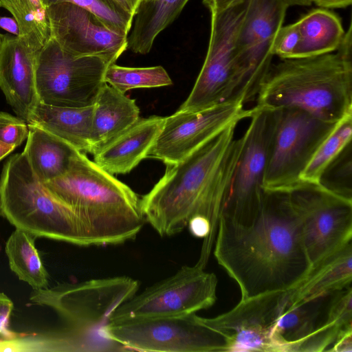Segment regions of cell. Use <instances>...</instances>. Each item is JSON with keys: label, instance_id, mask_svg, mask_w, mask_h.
Listing matches in <instances>:
<instances>
[{"label": "cell", "instance_id": "obj_1", "mask_svg": "<svg viewBox=\"0 0 352 352\" xmlns=\"http://www.w3.org/2000/svg\"><path fill=\"white\" fill-rule=\"evenodd\" d=\"M232 124L184 160L167 164L164 175L140 199L145 221L161 236L188 228L203 239L197 264L206 267L241 151Z\"/></svg>", "mask_w": 352, "mask_h": 352}, {"label": "cell", "instance_id": "obj_2", "mask_svg": "<svg viewBox=\"0 0 352 352\" xmlns=\"http://www.w3.org/2000/svg\"><path fill=\"white\" fill-rule=\"evenodd\" d=\"M214 245V257L238 284L242 300L292 289L311 268L287 192L265 191L249 225L221 215Z\"/></svg>", "mask_w": 352, "mask_h": 352}, {"label": "cell", "instance_id": "obj_3", "mask_svg": "<svg viewBox=\"0 0 352 352\" xmlns=\"http://www.w3.org/2000/svg\"><path fill=\"white\" fill-rule=\"evenodd\" d=\"M351 30L350 23L335 53L272 64L260 85L256 105L298 109L331 123L352 113Z\"/></svg>", "mask_w": 352, "mask_h": 352}, {"label": "cell", "instance_id": "obj_4", "mask_svg": "<svg viewBox=\"0 0 352 352\" xmlns=\"http://www.w3.org/2000/svg\"><path fill=\"white\" fill-rule=\"evenodd\" d=\"M43 184L76 214L88 247L133 240L146 222L138 195L84 153L66 174Z\"/></svg>", "mask_w": 352, "mask_h": 352}, {"label": "cell", "instance_id": "obj_5", "mask_svg": "<svg viewBox=\"0 0 352 352\" xmlns=\"http://www.w3.org/2000/svg\"><path fill=\"white\" fill-rule=\"evenodd\" d=\"M138 289L137 280L120 276L33 289L29 299L50 308L61 320L62 327L51 331L56 352L126 351L106 338L102 329Z\"/></svg>", "mask_w": 352, "mask_h": 352}, {"label": "cell", "instance_id": "obj_6", "mask_svg": "<svg viewBox=\"0 0 352 352\" xmlns=\"http://www.w3.org/2000/svg\"><path fill=\"white\" fill-rule=\"evenodd\" d=\"M0 217L35 238L88 247L76 214L38 180L23 151L12 155L3 166Z\"/></svg>", "mask_w": 352, "mask_h": 352}, {"label": "cell", "instance_id": "obj_7", "mask_svg": "<svg viewBox=\"0 0 352 352\" xmlns=\"http://www.w3.org/2000/svg\"><path fill=\"white\" fill-rule=\"evenodd\" d=\"M104 336L128 351L160 352L228 351L226 338L195 314L109 322Z\"/></svg>", "mask_w": 352, "mask_h": 352}, {"label": "cell", "instance_id": "obj_8", "mask_svg": "<svg viewBox=\"0 0 352 352\" xmlns=\"http://www.w3.org/2000/svg\"><path fill=\"white\" fill-rule=\"evenodd\" d=\"M107 63L96 56H74L52 37L36 52V88L38 102L65 107L94 105L106 83Z\"/></svg>", "mask_w": 352, "mask_h": 352}, {"label": "cell", "instance_id": "obj_9", "mask_svg": "<svg viewBox=\"0 0 352 352\" xmlns=\"http://www.w3.org/2000/svg\"><path fill=\"white\" fill-rule=\"evenodd\" d=\"M248 0L211 14L210 35L206 58L187 99L179 111H197L234 99L240 80L236 41Z\"/></svg>", "mask_w": 352, "mask_h": 352}, {"label": "cell", "instance_id": "obj_10", "mask_svg": "<svg viewBox=\"0 0 352 352\" xmlns=\"http://www.w3.org/2000/svg\"><path fill=\"white\" fill-rule=\"evenodd\" d=\"M275 110L263 188L287 192L300 182L302 173L338 122H328L294 108Z\"/></svg>", "mask_w": 352, "mask_h": 352}, {"label": "cell", "instance_id": "obj_11", "mask_svg": "<svg viewBox=\"0 0 352 352\" xmlns=\"http://www.w3.org/2000/svg\"><path fill=\"white\" fill-rule=\"evenodd\" d=\"M311 267L352 241V200L320 184L300 182L288 191Z\"/></svg>", "mask_w": 352, "mask_h": 352}, {"label": "cell", "instance_id": "obj_12", "mask_svg": "<svg viewBox=\"0 0 352 352\" xmlns=\"http://www.w3.org/2000/svg\"><path fill=\"white\" fill-rule=\"evenodd\" d=\"M204 269L197 263L182 266L122 303L109 322L184 316L212 307L217 300L218 280Z\"/></svg>", "mask_w": 352, "mask_h": 352}, {"label": "cell", "instance_id": "obj_13", "mask_svg": "<svg viewBox=\"0 0 352 352\" xmlns=\"http://www.w3.org/2000/svg\"><path fill=\"white\" fill-rule=\"evenodd\" d=\"M221 215L244 226L255 219L265 195L264 179L276 110L255 105Z\"/></svg>", "mask_w": 352, "mask_h": 352}, {"label": "cell", "instance_id": "obj_14", "mask_svg": "<svg viewBox=\"0 0 352 352\" xmlns=\"http://www.w3.org/2000/svg\"><path fill=\"white\" fill-rule=\"evenodd\" d=\"M288 7L285 0H248L236 41L240 80L234 99L245 104L256 98L272 64L274 43Z\"/></svg>", "mask_w": 352, "mask_h": 352}, {"label": "cell", "instance_id": "obj_15", "mask_svg": "<svg viewBox=\"0 0 352 352\" xmlns=\"http://www.w3.org/2000/svg\"><path fill=\"white\" fill-rule=\"evenodd\" d=\"M244 105L240 99H231L200 111H177L165 118L148 157L166 165L184 160L230 126L250 118L253 108Z\"/></svg>", "mask_w": 352, "mask_h": 352}, {"label": "cell", "instance_id": "obj_16", "mask_svg": "<svg viewBox=\"0 0 352 352\" xmlns=\"http://www.w3.org/2000/svg\"><path fill=\"white\" fill-rule=\"evenodd\" d=\"M290 289L241 299L232 309L204 323L227 340L228 351H278L273 330L278 318L289 307Z\"/></svg>", "mask_w": 352, "mask_h": 352}, {"label": "cell", "instance_id": "obj_17", "mask_svg": "<svg viewBox=\"0 0 352 352\" xmlns=\"http://www.w3.org/2000/svg\"><path fill=\"white\" fill-rule=\"evenodd\" d=\"M50 37L70 54L96 56L108 65L127 49L128 36L110 29L94 14L70 3L47 8Z\"/></svg>", "mask_w": 352, "mask_h": 352}, {"label": "cell", "instance_id": "obj_18", "mask_svg": "<svg viewBox=\"0 0 352 352\" xmlns=\"http://www.w3.org/2000/svg\"><path fill=\"white\" fill-rule=\"evenodd\" d=\"M36 52L19 36L2 34L0 88L14 113L27 123L39 102L35 76Z\"/></svg>", "mask_w": 352, "mask_h": 352}, {"label": "cell", "instance_id": "obj_19", "mask_svg": "<svg viewBox=\"0 0 352 352\" xmlns=\"http://www.w3.org/2000/svg\"><path fill=\"white\" fill-rule=\"evenodd\" d=\"M165 117L139 119L94 154V162L111 175L131 172L148 155L162 128Z\"/></svg>", "mask_w": 352, "mask_h": 352}, {"label": "cell", "instance_id": "obj_20", "mask_svg": "<svg viewBox=\"0 0 352 352\" xmlns=\"http://www.w3.org/2000/svg\"><path fill=\"white\" fill-rule=\"evenodd\" d=\"M139 119L140 109L135 100L105 83L93 105L91 154L98 152Z\"/></svg>", "mask_w": 352, "mask_h": 352}, {"label": "cell", "instance_id": "obj_21", "mask_svg": "<svg viewBox=\"0 0 352 352\" xmlns=\"http://www.w3.org/2000/svg\"><path fill=\"white\" fill-rule=\"evenodd\" d=\"M93 105L65 107L38 102L28 124L42 128L82 153H91Z\"/></svg>", "mask_w": 352, "mask_h": 352}, {"label": "cell", "instance_id": "obj_22", "mask_svg": "<svg viewBox=\"0 0 352 352\" xmlns=\"http://www.w3.org/2000/svg\"><path fill=\"white\" fill-rule=\"evenodd\" d=\"M351 280L352 241H350L313 266L305 278L290 289L289 307L344 289L351 285Z\"/></svg>", "mask_w": 352, "mask_h": 352}, {"label": "cell", "instance_id": "obj_23", "mask_svg": "<svg viewBox=\"0 0 352 352\" xmlns=\"http://www.w3.org/2000/svg\"><path fill=\"white\" fill-rule=\"evenodd\" d=\"M28 128L23 152L38 180L44 184L66 174L80 151L42 128Z\"/></svg>", "mask_w": 352, "mask_h": 352}, {"label": "cell", "instance_id": "obj_24", "mask_svg": "<svg viewBox=\"0 0 352 352\" xmlns=\"http://www.w3.org/2000/svg\"><path fill=\"white\" fill-rule=\"evenodd\" d=\"M352 332L351 285L331 293L314 331L293 352L327 351L335 342Z\"/></svg>", "mask_w": 352, "mask_h": 352}, {"label": "cell", "instance_id": "obj_25", "mask_svg": "<svg viewBox=\"0 0 352 352\" xmlns=\"http://www.w3.org/2000/svg\"><path fill=\"white\" fill-rule=\"evenodd\" d=\"M296 23L300 41L292 58L333 52L338 49L345 34L340 18L328 9H314Z\"/></svg>", "mask_w": 352, "mask_h": 352}, {"label": "cell", "instance_id": "obj_26", "mask_svg": "<svg viewBox=\"0 0 352 352\" xmlns=\"http://www.w3.org/2000/svg\"><path fill=\"white\" fill-rule=\"evenodd\" d=\"M188 1H142L133 16L128 48L136 54H148L157 36L178 17Z\"/></svg>", "mask_w": 352, "mask_h": 352}, {"label": "cell", "instance_id": "obj_27", "mask_svg": "<svg viewBox=\"0 0 352 352\" xmlns=\"http://www.w3.org/2000/svg\"><path fill=\"white\" fill-rule=\"evenodd\" d=\"M330 294L301 301L283 312L272 334L278 351L293 352L314 331Z\"/></svg>", "mask_w": 352, "mask_h": 352}, {"label": "cell", "instance_id": "obj_28", "mask_svg": "<svg viewBox=\"0 0 352 352\" xmlns=\"http://www.w3.org/2000/svg\"><path fill=\"white\" fill-rule=\"evenodd\" d=\"M34 236L17 229L8 239L5 252L10 270L33 289L49 287V274L36 248Z\"/></svg>", "mask_w": 352, "mask_h": 352}, {"label": "cell", "instance_id": "obj_29", "mask_svg": "<svg viewBox=\"0 0 352 352\" xmlns=\"http://www.w3.org/2000/svg\"><path fill=\"white\" fill-rule=\"evenodd\" d=\"M17 23L19 36L38 51L50 37L47 8L42 0H0Z\"/></svg>", "mask_w": 352, "mask_h": 352}, {"label": "cell", "instance_id": "obj_30", "mask_svg": "<svg viewBox=\"0 0 352 352\" xmlns=\"http://www.w3.org/2000/svg\"><path fill=\"white\" fill-rule=\"evenodd\" d=\"M352 135V113L340 120L329 135L320 144L307 166L302 173L301 182L320 184L327 168L351 143Z\"/></svg>", "mask_w": 352, "mask_h": 352}, {"label": "cell", "instance_id": "obj_31", "mask_svg": "<svg viewBox=\"0 0 352 352\" xmlns=\"http://www.w3.org/2000/svg\"><path fill=\"white\" fill-rule=\"evenodd\" d=\"M104 82L125 94L136 88H153L169 86L173 81L166 69L160 65L130 67L111 64L104 74Z\"/></svg>", "mask_w": 352, "mask_h": 352}, {"label": "cell", "instance_id": "obj_32", "mask_svg": "<svg viewBox=\"0 0 352 352\" xmlns=\"http://www.w3.org/2000/svg\"><path fill=\"white\" fill-rule=\"evenodd\" d=\"M46 8L67 2L94 14L107 26L118 34L128 36L133 16L126 12L113 0H42Z\"/></svg>", "mask_w": 352, "mask_h": 352}, {"label": "cell", "instance_id": "obj_33", "mask_svg": "<svg viewBox=\"0 0 352 352\" xmlns=\"http://www.w3.org/2000/svg\"><path fill=\"white\" fill-rule=\"evenodd\" d=\"M351 143L323 173L320 184L344 198L351 199Z\"/></svg>", "mask_w": 352, "mask_h": 352}, {"label": "cell", "instance_id": "obj_34", "mask_svg": "<svg viewBox=\"0 0 352 352\" xmlns=\"http://www.w3.org/2000/svg\"><path fill=\"white\" fill-rule=\"evenodd\" d=\"M0 351L51 352L47 331L33 334H19L11 339L0 340Z\"/></svg>", "mask_w": 352, "mask_h": 352}, {"label": "cell", "instance_id": "obj_35", "mask_svg": "<svg viewBox=\"0 0 352 352\" xmlns=\"http://www.w3.org/2000/svg\"><path fill=\"white\" fill-rule=\"evenodd\" d=\"M28 133L26 121L0 111V142L16 148L28 138Z\"/></svg>", "mask_w": 352, "mask_h": 352}, {"label": "cell", "instance_id": "obj_36", "mask_svg": "<svg viewBox=\"0 0 352 352\" xmlns=\"http://www.w3.org/2000/svg\"><path fill=\"white\" fill-rule=\"evenodd\" d=\"M300 41V33L296 23L282 26L278 31L273 47L274 55L281 59L291 58Z\"/></svg>", "mask_w": 352, "mask_h": 352}, {"label": "cell", "instance_id": "obj_37", "mask_svg": "<svg viewBox=\"0 0 352 352\" xmlns=\"http://www.w3.org/2000/svg\"><path fill=\"white\" fill-rule=\"evenodd\" d=\"M13 308L12 300L4 293L0 292V336L3 339H11L19 335L9 329V321Z\"/></svg>", "mask_w": 352, "mask_h": 352}, {"label": "cell", "instance_id": "obj_38", "mask_svg": "<svg viewBox=\"0 0 352 352\" xmlns=\"http://www.w3.org/2000/svg\"><path fill=\"white\" fill-rule=\"evenodd\" d=\"M241 0H203L204 5L208 9L210 14L223 12Z\"/></svg>", "mask_w": 352, "mask_h": 352}, {"label": "cell", "instance_id": "obj_39", "mask_svg": "<svg viewBox=\"0 0 352 352\" xmlns=\"http://www.w3.org/2000/svg\"><path fill=\"white\" fill-rule=\"evenodd\" d=\"M327 351L352 352V332L339 338Z\"/></svg>", "mask_w": 352, "mask_h": 352}, {"label": "cell", "instance_id": "obj_40", "mask_svg": "<svg viewBox=\"0 0 352 352\" xmlns=\"http://www.w3.org/2000/svg\"><path fill=\"white\" fill-rule=\"evenodd\" d=\"M312 3L324 9L344 8L351 5L352 0H312Z\"/></svg>", "mask_w": 352, "mask_h": 352}, {"label": "cell", "instance_id": "obj_41", "mask_svg": "<svg viewBox=\"0 0 352 352\" xmlns=\"http://www.w3.org/2000/svg\"><path fill=\"white\" fill-rule=\"evenodd\" d=\"M0 28L12 35L19 36V27L16 21L13 17L1 16Z\"/></svg>", "mask_w": 352, "mask_h": 352}, {"label": "cell", "instance_id": "obj_42", "mask_svg": "<svg viewBox=\"0 0 352 352\" xmlns=\"http://www.w3.org/2000/svg\"><path fill=\"white\" fill-rule=\"evenodd\" d=\"M126 12L134 16L142 0H113Z\"/></svg>", "mask_w": 352, "mask_h": 352}, {"label": "cell", "instance_id": "obj_43", "mask_svg": "<svg viewBox=\"0 0 352 352\" xmlns=\"http://www.w3.org/2000/svg\"><path fill=\"white\" fill-rule=\"evenodd\" d=\"M15 148L0 142V161L10 154Z\"/></svg>", "mask_w": 352, "mask_h": 352}, {"label": "cell", "instance_id": "obj_44", "mask_svg": "<svg viewBox=\"0 0 352 352\" xmlns=\"http://www.w3.org/2000/svg\"><path fill=\"white\" fill-rule=\"evenodd\" d=\"M289 6H308L312 4V0H285Z\"/></svg>", "mask_w": 352, "mask_h": 352}, {"label": "cell", "instance_id": "obj_45", "mask_svg": "<svg viewBox=\"0 0 352 352\" xmlns=\"http://www.w3.org/2000/svg\"><path fill=\"white\" fill-rule=\"evenodd\" d=\"M0 8H1V6H0ZM1 39H2V34L0 33V45L1 43Z\"/></svg>", "mask_w": 352, "mask_h": 352}, {"label": "cell", "instance_id": "obj_46", "mask_svg": "<svg viewBox=\"0 0 352 352\" xmlns=\"http://www.w3.org/2000/svg\"><path fill=\"white\" fill-rule=\"evenodd\" d=\"M142 1H151V0H142Z\"/></svg>", "mask_w": 352, "mask_h": 352}]
</instances>
